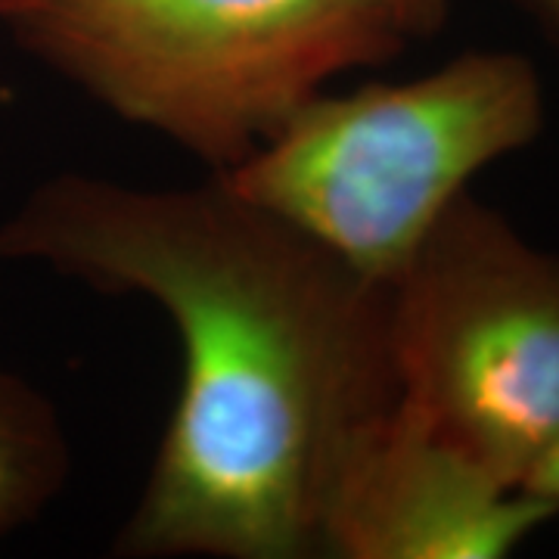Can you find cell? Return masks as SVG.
<instances>
[{
	"instance_id": "cell-1",
	"label": "cell",
	"mask_w": 559,
	"mask_h": 559,
	"mask_svg": "<svg viewBox=\"0 0 559 559\" xmlns=\"http://www.w3.org/2000/svg\"><path fill=\"white\" fill-rule=\"evenodd\" d=\"M0 264L140 296L178 336V399L116 557H320L342 454L399 399L385 286L212 175L40 180L0 221Z\"/></svg>"
},
{
	"instance_id": "cell-2",
	"label": "cell",
	"mask_w": 559,
	"mask_h": 559,
	"mask_svg": "<svg viewBox=\"0 0 559 559\" xmlns=\"http://www.w3.org/2000/svg\"><path fill=\"white\" fill-rule=\"evenodd\" d=\"M22 50L221 175L345 72L399 57L385 0H25Z\"/></svg>"
},
{
	"instance_id": "cell-3",
	"label": "cell",
	"mask_w": 559,
	"mask_h": 559,
	"mask_svg": "<svg viewBox=\"0 0 559 559\" xmlns=\"http://www.w3.org/2000/svg\"><path fill=\"white\" fill-rule=\"evenodd\" d=\"M544 119L535 62L466 50L417 79L320 91L212 178L385 286L488 165L538 140Z\"/></svg>"
},
{
	"instance_id": "cell-4",
	"label": "cell",
	"mask_w": 559,
	"mask_h": 559,
	"mask_svg": "<svg viewBox=\"0 0 559 559\" xmlns=\"http://www.w3.org/2000/svg\"><path fill=\"white\" fill-rule=\"evenodd\" d=\"M399 401L510 485L559 436V255L466 190L385 283Z\"/></svg>"
},
{
	"instance_id": "cell-5",
	"label": "cell",
	"mask_w": 559,
	"mask_h": 559,
	"mask_svg": "<svg viewBox=\"0 0 559 559\" xmlns=\"http://www.w3.org/2000/svg\"><path fill=\"white\" fill-rule=\"evenodd\" d=\"M557 513L426 426L399 399L342 454L323 559H507Z\"/></svg>"
},
{
	"instance_id": "cell-6",
	"label": "cell",
	"mask_w": 559,
	"mask_h": 559,
	"mask_svg": "<svg viewBox=\"0 0 559 559\" xmlns=\"http://www.w3.org/2000/svg\"><path fill=\"white\" fill-rule=\"evenodd\" d=\"M72 451L57 404L0 367V540L22 532L60 498Z\"/></svg>"
},
{
	"instance_id": "cell-7",
	"label": "cell",
	"mask_w": 559,
	"mask_h": 559,
	"mask_svg": "<svg viewBox=\"0 0 559 559\" xmlns=\"http://www.w3.org/2000/svg\"><path fill=\"white\" fill-rule=\"evenodd\" d=\"M385 3L407 40L429 38L441 32L451 10V0H385Z\"/></svg>"
},
{
	"instance_id": "cell-8",
	"label": "cell",
	"mask_w": 559,
	"mask_h": 559,
	"mask_svg": "<svg viewBox=\"0 0 559 559\" xmlns=\"http://www.w3.org/2000/svg\"><path fill=\"white\" fill-rule=\"evenodd\" d=\"M522 488L528 495H535L538 500H544L554 513L559 516V436L557 441L540 454V460L532 466V473L525 476Z\"/></svg>"
},
{
	"instance_id": "cell-9",
	"label": "cell",
	"mask_w": 559,
	"mask_h": 559,
	"mask_svg": "<svg viewBox=\"0 0 559 559\" xmlns=\"http://www.w3.org/2000/svg\"><path fill=\"white\" fill-rule=\"evenodd\" d=\"M522 7L538 20V25L547 32V38L559 47V0H520Z\"/></svg>"
},
{
	"instance_id": "cell-10",
	"label": "cell",
	"mask_w": 559,
	"mask_h": 559,
	"mask_svg": "<svg viewBox=\"0 0 559 559\" xmlns=\"http://www.w3.org/2000/svg\"><path fill=\"white\" fill-rule=\"evenodd\" d=\"M22 3H25V0H0V22L7 20L16 7H22Z\"/></svg>"
}]
</instances>
